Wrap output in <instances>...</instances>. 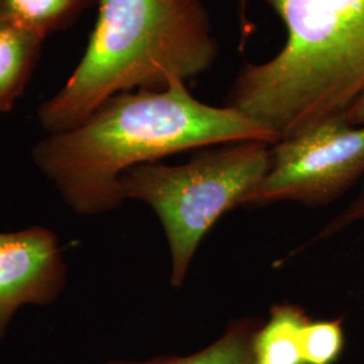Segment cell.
I'll list each match as a JSON object with an SVG mask.
<instances>
[{"label":"cell","instance_id":"obj_3","mask_svg":"<svg viewBox=\"0 0 364 364\" xmlns=\"http://www.w3.org/2000/svg\"><path fill=\"white\" fill-rule=\"evenodd\" d=\"M263 1L284 22L287 42L239 72L228 105L279 141L344 117L364 93V0Z\"/></svg>","mask_w":364,"mask_h":364},{"label":"cell","instance_id":"obj_13","mask_svg":"<svg viewBox=\"0 0 364 364\" xmlns=\"http://www.w3.org/2000/svg\"><path fill=\"white\" fill-rule=\"evenodd\" d=\"M251 0H237V14H239V23H240V31H242V45L246 43L250 36L254 31V26L251 21H248V4Z\"/></svg>","mask_w":364,"mask_h":364},{"label":"cell","instance_id":"obj_9","mask_svg":"<svg viewBox=\"0 0 364 364\" xmlns=\"http://www.w3.org/2000/svg\"><path fill=\"white\" fill-rule=\"evenodd\" d=\"M262 323L255 317L236 318L220 338L191 355L158 356L146 360L115 359L105 364H254V338Z\"/></svg>","mask_w":364,"mask_h":364},{"label":"cell","instance_id":"obj_11","mask_svg":"<svg viewBox=\"0 0 364 364\" xmlns=\"http://www.w3.org/2000/svg\"><path fill=\"white\" fill-rule=\"evenodd\" d=\"M304 355L308 364H336L346 347L343 318L309 320L304 329Z\"/></svg>","mask_w":364,"mask_h":364},{"label":"cell","instance_id":"obj_8","mask_svg":"<svg viewBox=\"0 0 364 364\" xmlns=\"http://www.w3.org/2000/svg\"><path fill=\"white\" fill-rule=\"evenodd\" d=\"M45 37L0 21V114L13 109L37 65Z\"/></svg>","mask_w":364,"mask_h":364},{"label":"cell","instance_id":"obj_2","mask_svg":"<svg viewBox=\"0 0 364 364\" xmlns=\"http://www.w3.org/2000/svg\"><path fill=\"white\" fill-rule=\"evenodd\" d=\"M88 46L65 85L39 107L49 134L76 127L108 99L159 91L208 72L219 57L201 0H96Z\"/></svg>","mask_w":364,"mask_h":364},{"label":"cell","instance_id":"obj_4","mask_svg":"<svg viewBox=\"0 0 364 364\" xmlns=\"http://www.w3.org/2000/svg\"><path fill=\"white\" fill-rule=\"evenodd\" d=\"M272 144L245 141L200 149L188 162L144 164L126 171L122 195L156 212L169 243L171 287H181L204 236L224 213L243 207L270 165Z\"/></svg>","mask_w":364,"mask_h":364},{"label":"cell","instance_id":"obj_14","mask_svg":"<svg viewBox=\"0 0 364 364\" xmlns=\"http://www.w3.org/2000/svg\"><path fill=\"white\" fill-rule=\"evenodd\" d=\"M343 119L352 126L364 124V93L352 105L351 108L344 114Z\"/></svg>","mask_w":364,"mask_h":364},{"label":"cell","instance_id":"obj_7","mask_svg":"<svg viewBox=\"0 0 364 364\" xmlns=\"http://www.w3.org/2000/svg\"><path fill=\"white\" fill-rule=\"evenodd\" d=\"M309 320L299 305H274L254 338V364H308L302 335Z\"/></svg>","mask_w":364,"mask_h":364},{"label":"cell","instance_id":"obj_6","mask_svg":"<svg viewBox=\"0 0 364 364\" xmlns=\"http://www.w3.org/2000/svg\"><path fill=\"white\" fill-rule=\"evenodd\" d=\"M68 267L58 237L45 227L0 232V340L25 305H50L64 293Z\"/></svg>","mask_w":364,"mask_h":364},{"label":"cell","instance_id":"obj_10","mask_svg":"<svg viewBox=\"0 0 364 364\" xmlns=\"http://www.w3.org/2000/svg\"><path fill=\"white\" fill-rule=\"evenodd\" d=\"M96 0H0V21L48 37L73 23Z\"/></svg>","mask_w":364,"mask_h":364},{"label":"cell","instance_id":"obj_12","mask_svg":"<svg viewBox=\"0 0 364 364\" xmlns=\"http://www.w3.org/2000/svg\"><path fill=\"white\" fill-rule=\"evenodd\" d=\"M364 220V192L359 196L353 203L350 204V207L343 210L338 216H336L333 220L331 221L326 228L320 232L318 237H328L331 235H335L343 228L351 225L353 223Z\"/></svg>","mask_w":364,"mask_h":364},{"label":"cell","instance_id":"obj_5","mask_svg":"<svg viewBox=\"0 0 364 364\" xmlns=\"http://www.w3.org/2000/svg\"><path fill=\"white\" fill-rule=\"evenodd\" d=\"M363 176L364 124L331 119L272 144L269 170L243 207L279 201L326 205Z\"/></svg>","mask_w":364,"mask_h":364},{"label":"cell","instance_id":"obj_1","mask_svg":"<svg viewBox=\"0 0 364 364\" xmlns=\"http://www.w3.org/2000/svg\"><path fill=\"white\" fill-rule=\"evenodd\" d=\"M279 139L231 105L196 99L182 80L159 91L120 93L70 130L49 134L33 149V161L68 207L93 216L119 208L120 177L165 156L212 146Z\"/></svg>","mask_w":364,"mask_h":364}]
</instances>
